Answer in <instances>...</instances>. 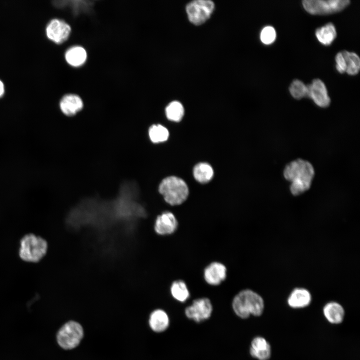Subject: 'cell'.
<instances>
[{
  "mask_svg": "<svg viewBox=\"0 0 360 360\" xmlns=\"http://www.w3.org/2000/svg\"><path fill=\"white\" fill-rule=\"evenodd\" d=\"M314 175L312 164L307 160L298 159L287 164L284 171V178L291 182L290 190L298 196L310 187Z\"/></svg>",
  "mask_w": 360,
  "mask_h": 360,
  "instance_id": "6da1fadb",
  "label": "cell"
},
{
  "mask_svg": "<svg viewBox=\"0 0 360 360\" xmlns=\"http://www.w3.org/2000/svg\"><path fill=\"white\" fill-rule=\"evenodd\" d=\"M232 308L235 314L242 318H246L250 315L260 316L264 309L262 298L250 290L239 292L234 298Z\"/></svg>",
  "mask_w": 360,
  "mask_h": 360,
  "instance_id": "7a4b0ae2",
  "label": "cell"
},
{
  "mask_svg": "<svg viewBox=\"0 0 360 360\" xmlns=\"http://www.w3.org/2000/svg\"><path fill=\"white\" fill-rule=\"evenodd\" d=\"M158 192L164 201L171 206L183 203L188 195V188L186 182L176 176H169L160 181Z\"/></svg>",
  "mask_w": 360,
  "mask_h": 360,
  "instance_id": "3957f363",
  "label": "cell"
},
{
  "mask_svg": "<svg viewBox=\"0 0 360 360\" xmlns=\"http://www.w3.org/2000/svg\"><path fill=\"white\" fill-rule=\"evenodd\" d=\"M48 248L45 240L33 234H28L20 240L19 256L24 261L36 262L46 255Z\"/></svg>",
  "mask_w": 360,
  "mask_h": 360,
  "instance_id": "277c9868",
  "label": "cell"
},
{
  "mask_svg": "<svg viewBox=\"0 0 360 360\" xmlns=\"http://www.w3.org/2000/svg\"><path fill=\"white\" fill-rule=\"evenodd\" d=\"M349 0H304V10L312 14H328L340 12L350 4Z\"/></svg>",
  "mask_w": 360,
  "mask_h": 360,
  "instance_id": "5b68a950",
  "label": "cell"
},
{
  "mask_svg": "<svg viewBox=\"0 0 360 360\" xmlns=\"http://www.w3.org/2000/svg\"><path fill=\"white\" fill-rule=\"evenodd\" d=\"M83 329L78 323L70 321L65 324L58 330L56 339L60 347L72 349L76 347L83 336Z\"/></svg>",
  "mask_w": 360,
  "mask_h": 360,
  "instance_id": "8992f818",
  "label": "cell"
},
{
  "mask_svg": "<svg viewBox=\"0 0 360 360\" xmlns=\"http://www.w3.org/2000/svg\"><path fill=\"white\" fill-rule=\"evenodd\" d=\"M214 8V3L211 0H197L187 4L186 12L189 20L198 26L202 24L210 18Z\"/></svg>",
  "mask_w": 360,
  "mask_h": 360,
  "instance_id": "52a82bcc",
  "label": "cell"
},
{
  "mask_svg": "<svg viewBox=\"0 0 360 360\" xmlns=\"http://www.w3.org/2000/svg\"><path fill=\"white\" fill-rule=\"evenodd\" d=\"M212 306L210 300L206 298L194 300L192 305L185 310L187 318L199 322L208 319L211 316Z\"/></svg>",
  "mask_w": 360,
  "mask_h": 360,
  "instance_id": "ba28073f",
  "label": "cell"
},
{
  "mask_svg": "<svg viewBox=\"0 0 360 360\" xmlns=\"http://www.w3.org/2000/svg\"><path fill=\"white\" fill-rule=\"evenodd\" d=\"M70 32L71 28L68 23L57 18L51 20L46 28L47 37L58 44L65 42L68 38Z\"/></svg>",
  "mask_w": 360,
  "mask_h": 360,
  "instance_id": "9c48e42d",
  "label": "cell"
},
{
  "mask_svg": "<svg viewBox=\"0 0 360 360\" xmlns=\"http://www.w3.org/2000/svg\"><path fill=\"white\" fill-rule=\"evenodd\" d=\"M178 225V220L175 216L170 212L164 211L156 216L154 230L159 236H166L174 233Z\"/></svg>",
  "mask_w": 360,
  "mask_h": 360,
  "instance_id": "30bf717a",
  "label": "cell"
},
{
  "mask_svg": "<svg viewBox=\"0 0 360 360\" xmlns=\"http://www.w3.org/2000/svg\"><path fill=\"white\" fill-rule=\"evenodd\" d=\"M308 96L314 102L321 108L328 107L330 102L324 84L320 79H314L307 85Z\"/></svg>",
  "mask_w": 360,
  "mask_h": 360,
  "instance_id": "8fae6325",
  "label": "cell"
},
{
  "mask_svg": "<svg viewBox=\"0 0 360 360\" xmlns=\"http://www.w3.org/2000/svg\"><path fill=\"white\" fill-rule=\"evenodd\" d=\"M59 106L60 112L64 116L66 117H72L82 110L84 102L78 95L68 94L62 97Z\"/></svg>",
  "mask_w": 360,
  "mask_h": 360,
  "instance_id": "7c38bea8",
  "label": "cell"
},
{
  "mask_svg": "<svg viewBox=\"0 0 360 360\" xmlns=\"http://www.w3.org/2000/svg\"><path fill=\"white\" fill-rule=\"evenodd\" d=\"M204 278L209 284L217 286L221 284L226 277V268L220 262H214L209 264L204 270Z\"/></svg>",
  "mask_w": 360,
  "mask_h": 360,
  "instance_id": "4fadbf2b",
  "label": "cell"
},
{
  "mask_svg": "<svg viewBox=\"0 0 360 360\" xmlns=\"http://www.w3.org/2000/svg\"><path fill=\"white\" fill-rule=\"evenodd\" d=\"M250 352L252 357L258 360H268L270 356V346L264 338L257 336L252 342Z\"/></svg>",
  "mask_w": 360,
  "mask_h": 360,
  "instance_id": "5bb4252c",
  "label": "cell"
},
{
  "mask_svg": "<svg viewBox=\"0 0 360 360\" xmlns=\"http://www.w3.org/2000/svg\"><path fill=\"white\" fill-rule=\"evenodd\" d=\"M312 300L311 294L306 289H294L290 295L288 302L293 308H301L308 306Z\"/></svg>",
  "mask_w": 360,
  "mask_h": 360,
  "instance_id": "9a60e30c",
  "label": "cell"
},
{
  "mask_svg": "<svg viewBox=\"0 0 360 360\" xmlns=\"http://www.w3.org/2000/svg\"><path fill=\"white\" fill-rule=\"evenodd\" d=\"M87 54L85 49L80 46H75L69 48L65 53L67 62L74 67L82 65L86 60Z\"/></svg>",
  "mask_w": 360,
  "mask_h": 360,
  "instance_id": "2e32d148",
  "label": "cell"
},
{
  "mask_svg": "<svg viewBox=\"0 0 360 360\" xmlns=\"http://www.w3.org/2000/svg\"><path fill=\"white\" fill-rule=\"evenodd\" d=\"M149 324L154 331L164 332L168 326V316L164 310L160 309L156 310L152 312L150 316Z\"/></svg>",
  "mask_w": 360,
  "mask_h": 360,
  "instance_id": "e0dca14e",
  "label": "cell"
},
{
  "mask_svg": "<svg viewBox=\"0 0 360 360\" xmlns=\"http://www.w3.org/2000/svg\"><path fill=\"white\" fill-rule=\"evenodd\" d=\"M324 314L328 322L337 324L342 321L344 312L343 308L339 304L330 302L324 306Z\"/></svg>",
  "mask_w": 360,
  "mask_h": 360,
  "instance_id": "ac0fdd59",
  "label": "cell"
},
{
  "mask_svg": "<svg viewBox=\"0 0 360 360\" xmlns=\"http://www.w3.org/2000/svg\"><path fill=\"white\" fill-rule=\"evenodd\" d=\"M148 134L153 144H160L166 141L169 136L168 128L160 124H154L148 128Z\"/></svg>",
  "mask_w": 360,
  "mask_h": 360,
  "instance_id": "d6986e66",
  "label": "cell"
},
{
  "mask_svg": "<svg viewBox=\"0 0 360 360\" xmlns=\"http://www.w3.org/2000/svg\"><path fill=\"white\" fill-rule=\"evenodd\" d=\"M316 36L318 40L326 46L330 44L336 36V32L334 25L328 23L324 26L317 28Z\"/></svg>",
  "mask_w": 360,
  "mask_h": 360,
  "instance_id": "ffe728a7",
  "label": "cell"
},
{
  "mask_svg": "<svg viewBox=\"0 0 360 360\" xmlns=\"http://www.w3.org/2000/svg\"><path fill=\"white\" fill-rule=\"evenodd\" d=\"M193 174L198 182L205 184L212 180L214 176V170L208 164L200 162L194 168Z\"/></svg>",
  "mask_w": 360,
  "mask_h": 360,
  "instance_id": "44dd1931",
  "label": "cell"
},
{
  "mask_svg": "<svg viewBox=\"0 0 360 360\" xmlns=\"http://www.w3.org/2000/svg\"><path fill=\"white\" fill-rule=\"evenodd\" d=\"M170 291L172 296L180 302L186 301L190 296L188 286L182 280L174 281L171 284Z\"/></svg>",
  "mask_w": 360,
  "mask_h": 360,
  "instance_id": "7402d4cb",
  "label": "cell"
},
{
  "mask_svg": "<svg viewBox=\"0 0 360 360\" xmlns=\"http://www.w3.org/2000/svg\"><path fill=\"white\" fill-rule=\"evenodd\" d=\"M341 52L346 64V72L351 76L358 74L360 69V59L358 55L354 52L346 50H343Z\"/></svg>",
  "mask_w": 360,
  "mask_h": 360,
  "instance_id": "603a6c76",
  "label": "cell"
},
{
  "mask_svg": "<svg viewBox=\"0 0 360 360\" xmlns=\"http://www.w3.org/2000/svg\"><path fill=\"white\" fill-rule=\"evenodd\" d=\"M165 113L168 120L178 122L181 120L184 115V108L180 102L173 101L166 108Z\"/></svg>",
  "mask_w": 360,
  "mask_h": 360,
  "instance_id": "cb8c5ba5",
  "label": "cell"
},
{
  "mask_svg": "<svg viewBox=\"0 0 360 360\" xmlns=\"http://www.w3.org/2000/svg\"><path fill=\"white\" fill-rule=\"evenodd\" d=\"M291 95L297 100L301 99L308 96V86L298 80H294L289 88Z\"/></svg>",
  "mask_w": 360,
  "mask_h": 360,
  "instance_id": "d4e9b609",
  "label": "cell"
},
{
  "mask_svg": "<svg viewBox=\"0 0 360 360\" xmlns=\"http://www.w3.org/2000/svg\"><path fill=\"white\" fill-rule=\"evenodd\" d=\"M260 38L262 42L265 44H270L274 42L276 38L274 28L271 26L264 28L260 34Z\"/></svg>",
  "mask_w": 360,
  "mask_h": 360,
  "instance_id": "484cf974",
  "label": "cell"
},
{
  "mask_svg": "<svg viewBox=\"0 0 360 360\" xmlns=\"http://www.w3.org/2000/svg\"><path fill=\"white\" fill-rule=\"evenodd\" d=\"M336 68L341 74L346 72V66L345 60L340 52H338L336 56Z\"/></svg>",
  "mask_w": 360,
  "mask_h": 360,
  "instance_id": "4316f807",
  "label": "cell"
},
{
  "mask_svg": "<svg viewBox=\"0 0 360 360\" xmlns=\"http://www.w3.org/2000/svg\"><path fill=\"white\" fill-rule=\"evenodd\" d=\"M4 92V86L3 82L0 80V98L2 97Z\"/></svg>",
  "mask_w": 360,
  "mask_h": 360,
  "instance_id": "83f0119b",
  "label": "cell"
}]
</instances>
